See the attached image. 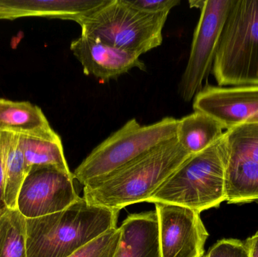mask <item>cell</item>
Listing matches in <instances>:
<instances>
[{
	"instance_id": "obj_1",
	"label": "cell",
	"mask_w": 258,
	"mask_h": 257,
	"mask_svg": "<svg viewBox=\"0 0 258 257\" xmlns=\"http://www.w3.org/2000/svg\"><path fill=\"white\" fill-rule=\"evenodd\" d=\"M190 156L172 139L103 179L86 184L83 199L90 205L119 211L145 202Z\"/></svg>"
},
{
	"instance_id": "obj_2",
	"label": "cell",
	"mask_w": 258,
	"mask_h": 257,
	"mask_svg": "<svg viewBox=\"0 0 258 257\" xmlns=\"http://www.w3.org/2000/svg\"><path fill=\"white\" fill-rule=\"evenodd\" d=\"M119 211L95 206L79 198L63 211L26 219L27 257H68L117 227Z\"/></svg>"
},
{
	"instance_id": "obj_3",
	"label": "cell",
	"mask_w": 258,
	"mask_h": 257,
	"mask_svg": "<svg viewBox=\"0 0 258 257\" xmlns=\"http://www.w3.org/2000/svg\"><path fill=\"white\" fill-rule=\"evenodd\" d=\"M221 139L206 150L189 157L145 202L178 205L201 214L226 202Z\"/></svg>"
},
{
	"instance_id": "obj_4",
	"label": "cell",
	"mask_w": 258,
	"mask_h": 257,
	"mask_svg": "<svg viewBox=\"0 0 258 257\" xmlns=\"http://www.w3.org/2000/svg\"><path fill=\"white\" fill-rule=\"evenodd\" d=\"M212 72L220 87L258 85V0H233Z\"/></svg>"
},
{
	"instance_id": "obj_5",
	"label": "cell",
	"mask_w": 258,
	"mask_h": 257,
	"mask_svg": "<svg viewBox=\"0 0 258 257\" xmlns=\"http://www.w3.org/2000/svg\"><path fill=\"white\" fill-rule=\"evenodd\" d=\"M177 119L165 117L148 125L130 119L92 151L74 170L83 186L108 176L157 146L175 138Z\"/></svg>"
},
{
	"instance_id": "obj_6",
	"label": "cell",
	"mask_w": 258,
	"mask_h": 257,
	"mask_svg": "<svg viewBox=\"0 0 258 257\" xmlns=\"http://www.w3.org/2000/svg\"><path fill=\"white\" fill-rule=\"evenodd\" d=\"M168 14L150 15L132 7L125 0H109L79 24L83 36L140 57L162 45Z\"/></svg>"
},
{
	"instance_id": "obj_7",
	"label": "cell",
	"mask_w": 258,
	"mask_h": 257,
	"mask_svg": "<svg viewBox=\"0 0 258 257\" xmlns=\"http://www.w3.org/2000/svg\"><path fill=\"white\" fill-rule=\"evenodd\" d=\"M225 167L226 202L258 201V123L227 130L221 139Z\"/></svg>"
},
{
	"instance_id": "obj_8",
	"label": "cell",
	"mask_w": 258,
	"mask_h": 257,
	"mask_svg": "<svg viewBox=\"0 0 258 257\" xmlns=\"http://www.w3.org/2000/svg\"><path fill=\"white\" fill-rule=\"evenodd\" d=\"M233 0H206L200 10L187 64L179 83V94L185 102L194 99L203 89L213 66L221 33Z\"/></svg>"
},
{
	"instance_id": "obj_9",
	"label": "cell",
	"mask_w": 258,
	"mask_h": 257,
	"mask_svg": "<svg viewBox=\"0 0 258 257\" xmlns=\"http://www.w3.org/2000/svg\"><path fill=\"white\" fill-rule=\"evenodd\" d=\"M72 172L55 167H34L27 174L17 201V209L26 219L49 215L66 209L80 196Z\"/></svg>"
},
{
	"instance_id": "obj_10",
	"label": "cell",
	"mask_w": 258,
	"mask_h": 257,
	"mask_svg": "<svg viewBox=\"0 0 258 257\" xmlns=\"http://www.w3.org/2000/svg\"><path fill=\"white\" fill-rule=\"evenodd\" d=\"M162 257H203L209 232L200 213L185 207L156 203Z\"/></svg>"
},
{
	"instance_id": "obj_11",
	"label": "cell",
	"mask_w": 258,
	"mask_h": 257,
	"mask_svg": "<svg viewBox=\"0 0 258 257\" xmlns=\"http://www.w3.org/2000/svg\"><path fill=\"white\" fill-rule=\"evenodd\" d=\"M194 111L217 121L224 129L258 123V85L205 86L194 99Z\"/></svg>"
},
{
	"instance_id": "obj_12",
	"label": "cell",
	"mask_w": 258,
	"mask_h": 257,
	"mask_svg": "<svg viewBox=\"0 0 258 257\" xmlns=\"http://www.w3.org/2000/svg\"><path fill=\"white\" fill-rule=\"evenodd\" d=\"M71 50L85 74L100 81L116 79L134 68L146 70L145 63L137 54L83 35L71 42Z\"/></svg>"
},
{
	"instance_id": "obj_13",
	"label": "cell",
	"mask_w": 258,
	"mask_h": 257,
	"mask_svg": "<svg viewBox=\"0 0 258 257\" xmlns=\"http://www.w3.org/2000/svg\"><path fill=\"white\" fill-rule=\"evenodd\" d=\"M109 0H0V20L42 17L80 24Z\"/></svg>"
},
{
	"instance_id": "obj_14",
	"label": "cell",
	"mask_w": 258,
	"mask_h": 257,
	"mask_svg": "<svg viewBox=\"0 0 258 257\" xmlns=\"http://www.w3.org/2000/svg\"><path fill=\"white\" fill-rule=\"evenodd\" d=\"M113 257H162L156 211L129 215L121 225Z\"/></svg>"
},
{
	"instance_id": "obj_15",
	"label": "cell",
	"mask_w": 258,
	"mask_h": 257,
	"mask_svg": "<svg viewBox=\"0 0 258 257\" xmlns=\"http://www.w3.org/2000/svg\"><path fill=\"white\" fill-rule=\"evenodd\" d=\"M19 140L27 174L34 167L47 166L71 172L65 158L61 139L51 127L37 134H19Z\"/></svg>"
},
{
	"instance_id": "obj_16",
	"label": "cell",
	"mask_w": 258,
	"mask_h": 257,
	"mask_svg": "<svg viewBox=\"0 0 258 257\" xmlns=\"http://www.w3.org/2000/svg\"><path fill=\"white\" fill-rule=\"evenodd\" d=\"M224 128L206 113H194L177 119L175 139L189 155L206 150L224 135Z\"/></svg>"
},
{
	"instance_id": "obj_17",
	"label": "cell",
	"mask_w": 258,
	"mask_h": 257,
	"mask_svg": "<svg viewBox=\"0 0 258 257\" xmlns=\"http://www.w3.org/2000/svg\"><path fill=\"white\" fill-rule=\"evenodd\" d=\"M0 136L5 170V201L9 209H17L18 194L27 175L25 158L18 133L2 131Z\"/></svg>"
},
{
	"instance_id": "obj_18",
	"label": "cell",
	"mask_w": 258,
	"mask_h": 257,
	"mask_svg": "<svg viewBox=\"0 0 258 257\" xmlns=\"http://www.w3.org/2000/svg\"><path fill=\"white\" fill-rule=\"evenodd\" d=\"M51 128L42 109L27 101L0 99V132L37 134Z\"/></svg>"
},
{
	"instance_id": "obj_19",
	"label": "cell",
	"mask_w": 258,
	"mask_h": 257,
	"mask_svg": "<svg viewBox=\"0 0 258 257\" xmlns=\"http://www.w3.org/2000/svg\"><path fill=\"white\" fill-rule=\"evenodd\" d=\"M26 218L18 209L0 217V257H27Z\"/></svg>"
},
{
	"instance_id": "obj_20",
	"label": "cell",
	"mask_w": 258,
	"mask_h": 257,
	"mask_svg": "<svg viewBox=\"0 0 258 257\" xmlns=\"http://www.w3.org/2000/svg\"><path fill=\"white\" fill-rule=\"evenodd\" d=\"M120 236L119 228H113L80 247L68 257H113Z\"/></svg>"
},
{
	"instance_id": "obj_21",
	"label": "cell",
	"mask_w": 258,
	"mask_h": 257,
	"mask_svg": "<svg viewBox=\"0 0 258 257\" xmlns=\"http://www.w3.org/2000/svg\"><path fill=\"white\" fill-rule=\"evenodd\" d=\"M207 257H250L245 242L237 239H223L209 250Z\"/></svg>"
},
{
	"instance_id": "obj_22",
	"label": "cell",
	"mask_w": 258,
	"mask_h": 257,
	"mask_svg": "<svg viewBox=\"0 0 258 257\" xmlns=\"http://www.w3.org/2000/svg\"><path fill=\"white\" fill-rule=\"evenodd\" d=\"M129 6L150 15L169 13L171 9L180 5V0H125Z\"/></svg>"
},
{
	"instance_id": "obj_23",
	"label": "cell",
	"mask_w": 258,
	"mask_h": 257,
	"mask_svg": "<svg viewBox=\"0 0 258 257\" xmlns=\"http://www.w3.org/2000/svg\"><path fill=\"white\" fill-rule=\"evenodd\" d=\"M9 210L5 201V170L3 164V147L0 136V217Z\"/></svg>"
},
{
	"instance_id": "obj_24",
	"label": "cell",
	"mask_w": 258,
	"mask_h": 257,
	"mask_svg": "<svg viewBox=\"0 0 258 257\" xmlns=\"http://www.w3.org/2000/svg\"><path fill=\"white\" fill-rule=\"evenodd\" d=\"M250 257H258V232L245 241Z\"/></svg>"
}]
</instances>
